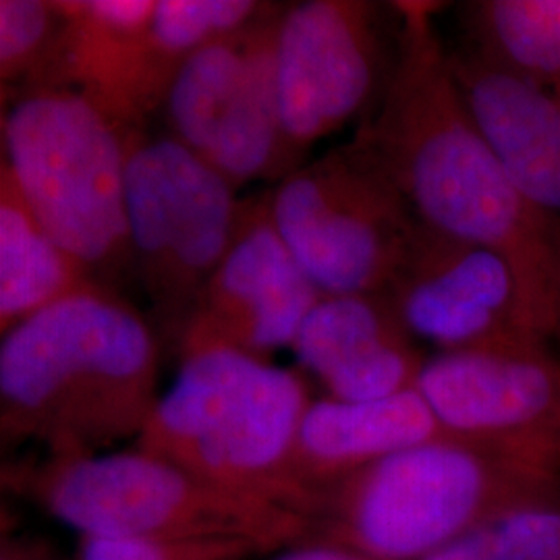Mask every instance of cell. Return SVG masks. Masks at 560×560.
I'll use <instances>...</instances> for the list:
<instances>
[{
	"label": "cell",
	"mask_w": 560,
	"mask_h": 560,
	"mask_svg": "<svg viewBox=\"0 0 560 560\" xmlns=\"http://www.w3.org/2000/svg\"><path fill=\"white\" fill-rule=\"evenodd\" d=\"M416 390L444 436L560 474V360L548 340L436 353Z\"/></svg>",
	"instance_id": "10"
},
{
	"label": "cell",
	"mask_w": 560,
	"mask_h": 560,
	"mask_svg": "<svg viewBox=\"0 0 560 560\" xmlns=\"http://www.w3.org/2000/svg\"><path fill=\"white\" fill-rule=\"evenodd\" d=\"M469 115L521 196L560 221V96L471 50L448 52Z\"/></svg>",
	"instance_id": "15"
},
{
	"label": "cell",
	"mask_w": 560,
	"mask_h": 560,
	"mask_svg": "<svg viewBox=\"0 0 560 560\" xmlns=\"http://www.w3.org/2000/svg\"><path fill=\"white\" fill-rule=\"evenodd\" d=\"M237 189L168 136L131 131L127 221L133 280L159 337L179 347L201 291L233 240Z\"/></svg>",
	"instance_id": "7"
},
{
	"label": "cell",
	"mask_w": 560,
	"mask_h": 560,
	"mask_svg": "<svg viewBox=\"0 0 560 560\" xmlns=\"http://www.w3.org/2000/svg\"><path fill=\"white\" fill-rule=\"evenodd\" d=\"M4 480L81 536L233 541L258 555L310 538L298 513L226 492L140 448L48 457L11 467Z\"/></svg>",
	"instance_id": "4"
},
{
	"label": "cell",
	"mask_w": 560,
	"mask_h": 560,
	"mask_svg": "<svg viewBox=\"0 0 560 560\" xmlns=\"http://www.w3.org/2000/svg\"><path fill=\"white\" fill-rule=\"evenodd\" d=\"M390 7L399 25L393 69L353 141L423 226L511 261L536 326L557 339L559 221L521 196L469 115L436 32L439 4Z\"/></svg>",
	"instance_id": "1"
},
{
	"label": "cell",
	"mask_w": 560,
	"mask_h": 560,
	"mask_svg": "<svg viewBox=\"0 0 560 560\" xmlns=\"http://www.w3.org/2000/svg\"><path fill=\"white\" fill-rule=\"evenodd\" d=\"M423 560H560V481L509 502Z\"/></svg>",
	"instance_id": "21"
},
{
	"label": "cell",
	"mask_w": 560,
	"mask_h": 560,
	"mask_svg": "<svg viewBox=\"0 0 560 560\" xmlns=\"http://www.w3.org/2000/svg\"><path fill=\"white\" fill-rule=\"evenodd\" d=\"M557 339H560V221H559V324H557Z\"/></svg>",
	"instance_id": "26"
},
{
	"label": "cell",
	"mask_w": 560,
	"mask_h": 560,
	"mask_svg": "<svg viewBox=\"0 0 560 560\" xmlns=\"http://www.w3.org/2000/svg\"><path fill=\"white\" fill-rule=\"evenodd\" d=\"M62 40L57 0H0L2 106L30 92L59 90Z\"/></svg>",
	"instance_id": "22"
},
{
	"label": "cell",
	"mask_w": 560,
	"mask_h": 560,
	"mask_svg": "<svg viewBox=\"0 0 560 560\" xmlns=\"http://www.w3.org/2000/svg\"><path fill=\"white\" fill-rule=\"evenodd\" d=\"M2 162L34 217L104 287L133 280L127 221L131 131L73 90L2 106Z\"/></svg>",
	"instance_id": "6"
},
{
	"label": "cell",
	"mask_w": 560,
	"mask_h": 560,
	"mask_svg": "<svg viewBox=\"0 0 560 560\" xmlns=\"http://www.w3.org/2000/svg\"><path fill=\"white\" fill-rule=\"evenodd\" d=\"M256 555L233 541L120 540L81 536L73 560H237Z\"/></svg>",
	"instance_id": "23"
},
{
	"label": "cell",
	"mask_w": 560,
	"mask_h": 560,
	"mask_svg": "<svg viewBox=\"0 0 560 560\" xmlns=\"http://www.w3.org/2000/svg\"><path fill=\"white\" fill-rule=\"evenodd\" d=\"M94 287L104 284L42 226L0 164V332Z\"/></svg>",
	"instance_id": "18"
},
{
	"label": "cell",
	"mask_w": 560,
	"mask_h": 560,
	"mask_svg": "<svg viewBox=\"0 0 560 560\" xmlns=\"http://www.w3.org/2000/svg\"><path fill=\"white\" fill-rule=\"evenodd\" d=\"M324 298L280 237L270 191L241 200L226 256L201 291L177 347L180 360L233 351L272 361L293 349L303 322Z\"/></svg>",
	"instance_id": "12"
},
{
	"label": "cell",
	"mask_w": 560,
	"mask_h": 560,
	"mask_svg": "<svg viewBox=\"0 0 560 560\" xmlns=\"http://www.w3.org/2000/svg\"><path fill=\"white\" fill-rule=\"evenodd\" d=\"M548 474L441 436L402 448L320 494L307 540L378 560H423L509 502L559 483Z\"/></svg>",
	"instance_id": "5"
},
{
	"label": "cell",
	"mask_w": 560,
	"mask_h": 560,
	"mask_svg": "<svg viewBox=\"0 0 560 560\" xmlns=\"http://www.w3.org/2000/svg\"><path fill=\"white\" fill-rule=\"evenodd\" d=\"M310 402L300 374L272 361L233 351L189 355L143 425L138 448L305 520L291 457Z\"/></svg>",
	"instance_id": "3"
},
{
	"label": "cell",
	"mask_w": 560,
	"mask_h": 560,
	"mask_svg": "<svg viewBox=\"0 0 560 560\" xmlns=\"http://www.w3.org/2000/svg\"><path fill=\"white\" fill-rule=\"evenodd\" d=\"M280 4L189 60L162 104L164 129L237 191L284 179L289 159L277 90Z\"/></svg>",
	"instance_id": "9"
},
{
	"label": "cell",
	"mask_w": 560,
	"mask_h": 560,
	"mask_svg": "<svg viewBox=\"0 0 560 560\" xmlns=\"http://www.w3.org/2000/svg\"><path fill=\"white\" fill-rule=\"evenodd\" d=\"M441 425L418 390L378 400H312L295 439L291 476L305 502L402 448L441 439Z\"/></svg>",
	"instance_id": "16"
},
{
	"label": "cell",
	"mask_w": 560,
	"mask_h": 560,
	"mask_svg": "<svg viewBox=\"0 0 560 560\" xmlns=\"http://www.w3.org/2000/svg\"><path fill=\"white\" fill-rule=\"evenodd\" d=\"M381 4L303 0L282 7L277 90L282 136L295 168L381 101L390 75Z\"/></svg>",
	"instance_id": "11"
},
{
	"label": "cell",
	"mask_w": 560,
	"mask_h": 560,
	"mask_svg": "<svg viewBox=\"0 0 560 560\" xmlns=\"http://www.w3.org/2000/svg\"><path fill=\"white\" fill-rule=\"evenodd\" d=\"M326 397L378 400L416 390L425 355L386 293L324 295L293 345Z\"/></svg>",
	"instance_id": "14"
},
{
	"label": "cell",
	"mask_w": 560,
	"mask_h": 560,
	"mask_svg": "<svg viewBox=\"0 0 560 560\" xmlns=\"http://www.w3.org/2000/svg\"><path fill=\"white\" fill-rule=\"evenodd\" d=\"M463 13L471 52L560 96V0H478Z\"/></svg>",
	"instance_id": "20"
},
{
	"label": "cell",
	"mask_w": 560,
	"mask_h": 560,
	"mask_svg": "<svg viewBox=\"0 0 560 560\" xmlns=\"http://www.w3.org/2000/svg\"><path fill=\"white\" fill-rule=\"evenodd\" d=\"M386 298L409 335L436 347V353L548 340L511 261L421 222Z\"/></svg>",
	"instance_id": "13"
},
{
	"label": "cell",
	"mask_w": 560,
	"mask_h": 560,
	"mask_svg": "<svg viewBox=\"0 0 560 560\" xmlns=\"http://www.w3.org/2000/svg\"><path fill=\"white\" fill-rule=\"evenodd\" d=\"M268 4L256 0H159L127 96V129L143 131L148 120L161 115L183 67L208 44L258 20Z\"/></svg>",
	"instance_id": "19"
},
{
	"label": "cell",
	"mask_w": 560,
	"mask_h": 560,
	"mask_svg": "<svg viewBox=\"0 0 560 560\" xmlns=\"http://www.w3.org/2000/svg\"><path fill=\"white\" fill-rule=\"evenodd\" d=\"M159 368V332L120 291L60 301L2 335V442L88 457L140 436L161 399Z\"/></svg>",
	"instance_id": "2"
},
{
	"label": "cell",
	"mask_w": 560,
	"mask_h": 560,
	"mask_svg": "<svg viewBox=\"0 0 560 560\" xmlns=\"http://www.w3.org/2000/svg\"><path fill=\"white\" fill-rule=\"evenodd\" d=\"M270 210L324 295L386 293L420 229L395 183L353 140L280 179Z\"/></svg>",
	"instance_id": "8"
},
{
	"label": "cell",
	"mask_w": 560,
	"mask_h": 560,
	"mask_svg": "<svg viewBox=\"0 0 560 560\" xmlns=\"http://www.w3.org/2000/svg\"><path fill=\"white\" fill-rule=\"evenodd\" d=\"M57 4L65 21L59 90L85 96L127 129V96L159 0H57Z\"/></svg>",
	"instance_id": "17"
},
{
	"label": "cell",
	"mask_w": 560,
	"mask_h": 560,
	"mask_svg": "<svg viewBox=\"0 0 560 560\" xmlns=\"http://www.w3.org/2000/svg\"><path fill=\"white\" fill-rule=\"evenodd\" d=\"M0 560H55L50 550L34 540H4Z\"/></svg>",
	"instance_id": "25"
},
{
	"label": "cell",
	"mask_w": 560,
	"mask_h": 560,
	"mask_svg": "<svg viewBox=\"0 0 560 560\" xmlns=\"http://www.w3.org/2000/svg\"><path fill=\"white\" fill-rule=\"evenodd\" d=\"M275 560H378L339 541L303 540Z\"/></svg>",
	"instance_id": "24"
}]
</instances>
